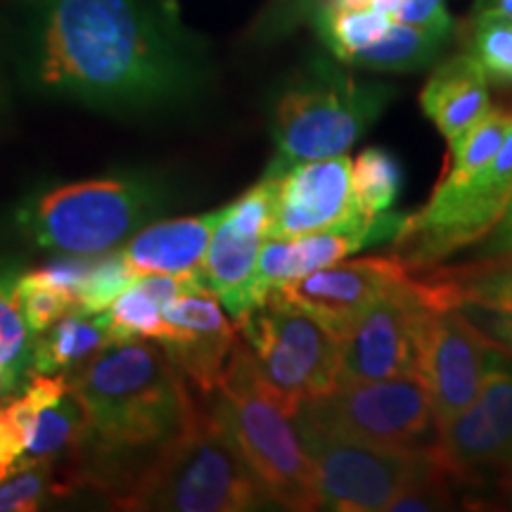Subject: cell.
Segmentation results:
<instances>
[{"mask_svg":"<svg viewBox=\"0 0 512 512\" xmlns=\"http://www.w3.org/2000/svg\"><path fill=\"white\" fill-rule=\"evenodd\" d=\"M19 69L36 93L117 114L176 110L209 86L174 0H31Z\"/></svg>","mask_w":512,"mask_h":512,"instance_id":"1","label":"cell"},{"mask_svg":"<svg viewBox=\"0 0 512 512\" xmlns=\"http://www.w3.org/2000/svg\"><path fill=\"white\" fill-rule=\"evenodd\" d=\"M83 434L62 467L69 489L91 486L117 503L183 430L197 396L155 339H124L69 370Z\"/></svg>","mask_w":512,"mask_h":512,"instance_id":"2","label":"cell"},{"mask_svg":"<svg viewBox=\"0 0 512 512\" xmlns=\"http://www.w3.org/2000/svg\"><path fill=\"white\" fill-rule=\"evenodd\" d=\"M266 503L271 498L211 411L209 399L197 394L183 430L159 451L114 508L245 512L266 508Z\"/></svg>","mask_w":512,"mask_h":512,"instance_id":"3","label":"cell"},{"mask_svg":"<svg viewBox=\"0 0 512 512\" xmlns=\"http://www.w3.org/2000/svg\"><path fill=\"white\" fill-rule=\"evenodd\" d=\"M174 204L157 176L117 174L36 190L17 207L15 223L38 249L95 256L121 247Z\"/></svg>","mask_w":512,"mask_h":512,"instance_id":"4","label":"cell"},{"mask_svg":"<svg viewBox=\"0 0 512 512\" xmlns=\"http://www.w3.org/2000/svg\"><path fill=\"white\" fill-rule=\"evenodd\" d=\"M207 399L271 503L297 512L323 508L316 467L292 413L264 382L245 339H235L221 380Z\"/></svg>","mask_w":512,"mask_h":512,"instance_id":"5","label":"cell"},{"mask_svg":"<svg viewBox=\"0 0 512 512\" xmlns=\"http://www.w3.org/2000/svg\"><path fill=\"white\" fill-rule=\"evenodd\" d=\"M392 98L384 83L361 81L325 60L311 62L273 102L275 157L266 171L280 174L297 162L344 155Z\"/></svg>","mask_w":512,"mask_h":512,"instance_id":"6","label":"cell"},{"mask_svg":"<svg viewBox=\"0 0 512 512\" xmlns=\"http://www.w3.org/2000/svg\"><path fill=\"white\" fill-rule=\"evenodd\" d=\"M292 418L339 437L401 451H432L439 441L437 415L420 375L342 384L304 401Z\"/></svg>","mask_w":512,"mask_h":512,"instance_id":"7","label":"cell"},{"mask_svg":"<svg viewBox=\"0 0 512 512\" xmlns=\"http://www.w3.org/2000/svg\"><path fill=\"white\" fill-rule=\"evenodd\" d=\"M456 309L451 292L437 275L415 280L408 275L377 297L339 342V387L420 375L422 339L434 313Z\"/></svg>","mask_w":512,"mask_h":512,"instance_id":"8","label":"cell"},{"mask_svg":"<svg viewBox=\"0 0 512 512\" xmlns=\"http://www.w3.org/2000/svg\"><path fill=\"white\" fill-rule=\"evenodd\" d=\"M238 330L287 413L339 387V337L306 311L268 294Z\"/></svg>","mask_w":512,"mask_h":512,"instance_id":"9","label":"cell"},{"mask_svg":"<svg viewBox=\"0 0 512 512\" xmlns=\"http://www.w3.org/2000/svg\"><path fill=\"white\" fill-rule=\"evenodd\" d=\"M512 197V128L479 174L463 183L441 181L418 214L403 216L396 233L406 268H425L498 226Z\"/></svg>","mask_w":512,"mask_h":512,"instance_id":"10","label":"cell"},{"mask_svg":"<svg viewBox=\"0 0 512 512\" xmlns=\"http://www.w3.org/2000/svg\"><path fill=\"white\" fill-rule=\"evenodd\" d=\"M294 425L316 467L320 501L330 510H384L403 486L437 460L434 448L401 451L339 437L302 420H294Z\"/></svg>","mask_w":512,"mask_h":512,"instance_id":"11","label":"cell"},{"mask_svg":"<svg viewBox=\"0 0 512 512\" xmlns=\"http://www.w3.org/2000/svg\"><path fill=\"white\" fill-rule=\"evenodd\" d=\"M437 460L456 482H475L512 456V363L496 351L470 406L439 427Z\"/></svg>","mask_w":512,"mask_h":512,"instance_id":"12","label":"cell"},{"mask_svg":"<svg viewBox=\"0 0 512 512\" xmlns=\"http://www.w3.org/2000/svg\"><path fill=\"white\" fill-rule=\"evenodd\" d=\"M406 278V264L399 256H363V259L323 266L302 278L273 287L268 294L306 311L342 342L358 316L377 297Z\"/></svg>","mask_w":512,"mask_h":512,"instance_id":"13","label":"cell"},{"mask_svg":"<svg viewBox=\"0 0 512 512\" xmlns=\"http://www.w3.org/2000/svg\"><path fill=\"white\" fill-rule=\"evenodd\" d=\"M496 351L463 309H446L430 318L422 339L420 377L427 384L439 427L470 406Z\"/></svg>","mask_w":512,"mask_h":512,"instance_id":"14","label":"cell"},{"mask_svg":"<svg viewBox=\"0 0 512 512\" xmlns=\"http://www.w3.org/2000/svg\"><path fill=\"white\" fill-rule=\"evenodd\" d=\"M273 178L268 238H297L361 216L351 183V159L344 155L287 166Z\"/></svg>","mask_w":512,"mask_h":512,"instance_id":"15","label":"cell"},{"mask_svg":"<svg viewBox=\"0 0 512 512\" xmlns=\"http://www.w3.org/2000/svg\"><path fill=\"white\" fill-rule=\"evenodd\" d=\"M403 223L401 214L356 216L337 226L313 230L297 238H266L256 259V290L268 297L273 287L290 283L318 268L337 264L344 256L361 252L363 247L396 238Z\"/></svg>","mask_w":512,"mask_h":512,"instance_id":"16","label":"cell"},{"mask_svg":"<svg viewBox=\"0 0 512 512\" xmlns=\"http://www.w3.org/2000/svg\"><path fill=\"white\" fill-rule=\"evenodd\" d=\"M164 320L166 332L159 344L190 387L200 396H209L219 384L238 339L235 323L207 287L174 299L164 309Z\"/></svg>","mask_w":512,"mask_h":512,"instance_id":"17","label":"cell"},{"mask_svg":"<svg viewBox=\"0 0 512 512\" xmlns=\"http://www.w3.org/2000/svg\"><path fill=\"white\" fill-rule=\"evenodd\" d=\"M261 242L264 238L235 228L221 211L204 254L200 268L202 283L219 299L235 328L264 304V297L256 290V259Z\"/></svg>","mask_w":512,"mask_h":512,"instance_id":"18","label":"cell"},{"mask_svg":"<svg viewBox=\"0 0 512 512\" xmlns=\"http://www.w3.org/2000/svg\"><path fill=\"white\" fill-rule=\"evenodd\" d=\"M420 105L453 152L467 131L491 110L489 79L482 64L472 53L439 64L422 88Z\"/></svg>","mask_w":512,"mask_h":512,"instance_id":"19","label":"cell"},{"mask_svg":"<svg viewBox=\"0 0 512 512\" xmlns=\"http://www.w3.org/2000/svg\"><path fill=\"white\" fill-rule=\"evenodd\" d=\"M221 209L185 219L152 221L121 245V254L138 275L200 273Z\"/></svg>","mask_w":512,"mask_h":512,"instance_id":"20","label":"cell"},{"mask_svg":"<svg viewBox=\"0 0 512 512\" xmlns=\"http://www.w3.org/2000/svg\"><path fill=\"white\" fill-rule=\"evenodd\" d=\"M117 342L107 311L74 309L31 342V373H69Z\"/></svg>","mask_w":512,"mask_h":512,"instance_id":"21","label":"cell"},{"mask_svg":"<svg viewBox=\"0 0 512 512\" xmlns=\"http://www.w3.org/2000/svg\"><path fill=\"white\" fill-rule=\"evenodd\" d=\"M451 34V15L430 24L392 22L373 46L356 53L349 64L373 72H420L437 60Z\"/></svg>","mask_w":512,"mask_h":512,"instance_id":"22","label":"cell"},{"mask_svg":"<svg viewBox=\"0 0 512 512\" xmlns=\"http://www.w3.org/2000/svg\"><path fill=\"white\" fill-rule=\"evenodd\" d=\"M19 271L0 264V394L22 389L31 375V335L17 294Z\"/></svg>","mask_w":512,"mask_h":512,"instance_id":"23","label":"cell"},{"mask_svg":"<svg viewBox=\"0 0 512 512\" xmlns=\"http://www.w3.org/2000/svg\"><path fill=\"white\" fill-rule=\"evenodd\" d=\"M451 285L460 306L510 313L512 316V259L510 256H486L467 266L439 271Z\"/></svg>","mask_w":512,"mask_h":512,"instance_id":"24","label":"cell"},{"mask_svg":"<svg viewBox=\"0 0 512 512\" xmlns=\"http://www.w3.org/2000/svg\"><path fill=\"white\" fill-rule=\"evenodd\" d=\"M392 22V15L373 8L347 10L323 5L316 17V29L330 53L337 60L349 62L356 53L373 46L377 38L392 27Z\"/></svg>","mask_w":512,"mask_h":512,"instance_id":"25","label":"cell"},{"mask_svg":"<svg viewBox=\"0 0 512 512\" xmlns=\"http://www.w3.org/2000/svg\"><path fill=\"white\" fill-rule=\"evenodd\" d=\"M351 183L363 216L384 214L399 200L403 185L401 162L382 147H366L351 164Z\"/></svg>","mask_w":512,"mask_h":512,"instance_id":"26","label":"cell"},{"mask_svg":"<svg viewBox=\"0 0 512 512\" xmlns=\"http://www.w3.org/2000/svg\"><path fill=\"white\" fill-rule=\"evenodd\" d=\"M470 53L486 79L512 83V17L489 3L479 5L470 27Z\"/></svg>","mask_w":512,"mask_h":512,"instance_id":"27","label":"cell"},{"mask_svg":"<svg viewBox=\"0 0 512 512\" xmlns=\"http://www.w3.org/2000/svg\"><path fill=\"white\" fill-rule=\"evenodd\" d=\"M164 309L162 299L152 294L143 278H138L114 299L107 309V318H110L117 342H124V339H155L159 342L166 332Z\"/></svg>","mask_w":512,"mask_h":512,"instance_id":"28","label":"cell"},{"mask_svg":"<svg viewBox=\"0 0 512 512\" xmlns=\"http://www.w3.org/2000/svg\"><path fill=\"white\" fill-rule=\"evenodd\" d=\"M512 128V112L489 110L475 126L467 131L460 145L451 152L453 162L441 181L463 183L484 169L494 159L498 147L503 145L505 136Z\"/></svg>","mask_w":512,"mask_h":512,"instance_id":"29","label":"cell"},{"mask_svg":"<svg viewBox=\"0 0 512 512\" xmlns=\"http://www.w3.org/2000/svg\"><path fill=\"white\" fill-rule=\"evenodd\" d=\"M72 494L57 463H34L0 479V512H36L53 498Z\"/></svg>","mask_w":512,"mask_h":512,"instance_id":"30","label":"cell"},{"mask_svg":"<svg viewBox=\"0 0 512 512\" xmlns=\"http://www.w3.org/2000/svg\"><path fill=\"white\" fill-rule=\"evenodd\" d=\"M17 294L19 306H22L24 323H27L31 335L48 330L55 320L67 316L69 311L79 309L74 294L46 278L41 268L19 273Z\"/></svg>","mask_w":512,"mask_h":512,"instance_id":"31","label":"cell"},{"mask_svg":"<svg viewBox=\"0 0 512 512\" xmlns=\"http://www.w3.org/2000/svg\"><path fill=\"white\" fill-rule=\"evenodd\" d=\"M138 278L140 275L133 271L131 264L124 259V254H121V247L91 256V266H88L79 285V292H76L79 309L107 311L114 299L128 285L136 283Z\"/></svg>","mask_w":512,"mask_h":512,"instance_id":"32","label":"cell"},{"mask_svg":"<svg viewBox=\"0 0 512 512\" xmlns=\"http://www.w3.org/2000/svg\"><path fill=\"white\" fill-rule=\"evenodd\" d=\"M29 444V403L17 394L12 403L0 408V479L27 467Z\"/></svg>","mask_w":512,"mask_h":512,"instance_id":"33","label":"cell"},{"mask_svg":"<svg viewBox=\"0 0 512 512\" xmlns=\"http://www.w3.org/2000/svg\"><path fill=\"white\" fill-rule=\"evenodd\" d=\"M465 316L477 325L484 337L494 342V347L512 358V316L510 313L482 309V306H460Z\"/></svg>","mask_w":512,"mask_h":512,"instance_id":"34","label":"cell"},{"mask_svg":"<svg viewBox=\"0 0 512 512\" xmlns=\"http://www.w3.org/2000/svg\"><path fill=\"white\" fill-rule=\"evenodd\" d=\"M441 17H448L444 0H401L392 19L401 24H430Z\"/></svg>","mask_w":512,"mask_h":512,"instance_id":"35","label":"cell"},{"mask_svg":"<svg viewBox=\"0 0 512 512\" xmlns=\"http://www.w3.org/2000/svg\"><path fill=\"white\" fill-rule=\"evenodd\" d=\"M484 256H510L512 259V219L498 221L496 235L486 245Z\"/></svg>","mask_w":512,"mask_h":512,"instance_id":"36","label":"cell"},{"mask_svg":"<svg viewBox=\"0 0 512 512\" xmlns=\"http://www.w3.org/2000/svg\"><path fill=\"white\" fill-rule=\"evenodd\" d=\"M501 479H498V489H501V496L512 505V456L501 465Z\"/></svg>","mask_w":512,"mask_h":512,"instance_id":"37","label":"cell"},{"mask_svg":"<svg viewBox=\"0 0 512 512\" xmlns=\"http://www.w3.org/2000/svg\"><path fill=\"white\" fill-rule=\"evenodd\" d=\"M325 5L330 8H347V10H366L370 8V0H328Z\"/></svg>","mask_w":512,"mask_h":512,"instance_id":"38","label":"cell"},{"mask_svg":"<svg viewBox=\"0 0 512 512\" xmlns=\"http://www.w3.org/2000/svg\"><path fill=\"white\" fill-rule=\"evenodd\" d=\"M401 0H370V8L387 12V15H394V10L399 8Z\"/></svg>","mask_w":512,"mask_h":512,"instance_id":"39","label":"cell"},{"mask_svg":"<svg viewBox=\"0 0 512 512\" xmlns=\"http://www.w3.org/2000/svg\"><path fill=\"white\" fill-rule=\"evenodd\" d=\"M491 5H494L496 10H501L503 15H510L512 17V0H494V3H491Z\"/></svg>","mask_w":512,"mask_h":512,"instance_id":"40","label":"cell"},{"mask_svg":"<svg viewBox=\"0 0 512 512\" xmlns=\"http://www.w3.org/2000/svg\"><path fill=\"white\" fill-rule=\"evenodd\" d=\"M503 219H512V197H510V202H508V209H505Z\"/></svg>","mask_w":512,"mask_h":512,"instance_id":"41","label":"cell"}]
</instances>
